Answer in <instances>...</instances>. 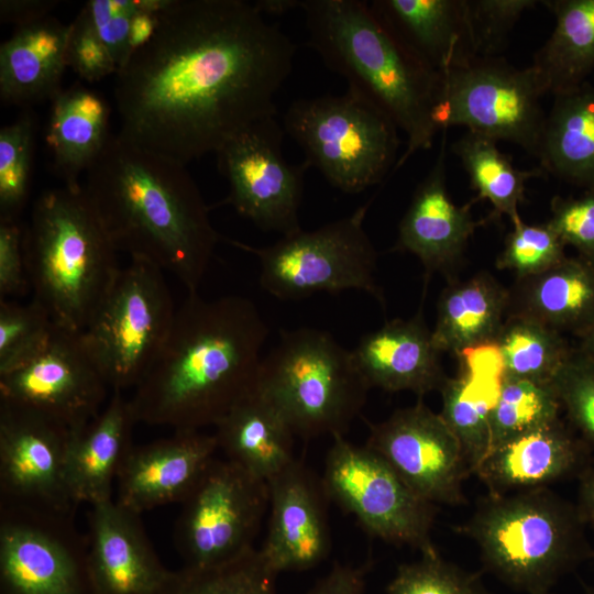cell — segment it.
I'll use <instances>...</instances> for the list:
<instances>
[{"mask_svg": "<svg viewBox=\"0 0 594 594\" xmlns=\"http://www.w3.org/2000/svg\"><path fill=\"white\" fill-rule=\"evenodd\" d=\"M296 47L244 0H169L117 72L120 133L184 165L276 116Z\"/></svg>", "mask_w": 594, "mask_h": 594, "instance_id": "6da1fadb", "label": "cell"}, {"mask_svg": "<svg viewBox=\"0 0 594 594\" xmlns=\"http://www.w3.org/2000/svg\"><path fill=\"white\" fill-rule=\"evenodd\" d=\"M270 329L254 302L188 293L129 399L135 424L199 430L216 426L257 383Z\"/></svg>", "mask_w": 594, "mask_h": 594, "instance_id": "7a4b0ae2", "label": "cell"}, {"mask_svg": "<svg viewBox=\"0 0 594 594\" xmlns=\"http://www.w3.org/2000/svg\"><path fill=\"white\" fill-rule=\"evenodd\" d=\"M117 252L198 292L221 238L186 165L111 134L82 186Z\"/></svg>", "mask_w": 594, "mask_h": 594, "instance_id": "3957f363", "label": "cell"}, {"mask_svg": "<svg viewBox=\"0 0 594 594\" xmlns=\"http://www.w3.org/2000/svg\"><path fill=\"white\" fill-rule=\"evenodd\" d=\"M299 9L307 45L406 134V148L394 170L430 148L438 133L432 112L440 74L426 66L366 1L300 0Z\"/></svg>", "mask_w": 594, "mask_h": 594, "instance_id": "277c9868", "label": "cell"}, {"mask_svg": "<svg viewBox=\"0 0 594 594\" xmlns=\"http://www.w3.org/2000/svg\"><path fill=\"white\" fill-rule=\"evenodd\" d=\"M33 298L62 327L84 331L120 267L82 185L42 193L23 237Z\"/></svg>", "mask_w": 594, "mask_h": 594, "instance_id": "5b68a950", "label": "cell"}, {"mask_svg": "<svg viewBox=\"0 0 594 594\" xmlns=\"http://www.w3.org/2000/svg\"><path fill=\"white\" fill-rule=\"evenodd\" d=\"M576 506L548 488L483 498L463 532L477 544L484 569L516 591L546 594L594 557Z\"/></svg>", "mask_w": 594, "mask_h": 594, "instance_id": "8992f818", "label": "cell"}, {"mask_svg": "<svg viewBox=\"0 0 594 594\" xmlns=\"http://www.w3.org/2000/svg\"><path fill=\"white\" fill-rule=\"evenodd\" d=\"M256 389L302 440L344 436L366 403L370 386L352 350L309 327L282 330L262 359Z\"/></svg>", "mask_w": 594, "mask_h": 594, "instance_id": "52a82bcc", "label": "cell"}, {"mask_svg": "<svg viewBox=\"0 0 594 594\" xmlns=\"http://www.w3.org/2000/svg\"><path fill=\"white\" fill-rule=\"evenodd\" d=\"M283 129L304 150L308 167L346 194L380 184L398 160V127L353 86L339 96L295 100Z\"/></svg>", "mask_w": 594, "mask_h": 594, "instance_id": "ba28073f", "label": "cell"}, {"mask_svg": "<svg viewBox=\"0 0 594 594\" xmlns=\"http://www.w3.org/2000/svg\"><path fill=\"white\" fill-rule=\"evenodd\" d=\"M371 201L349 216L311 231L300 229L268 246L224 240L257 257L260 285L278 299L355 289L384 304L375 278L377 253L364 229Z\"/></svg>", "mask_w": 594, "mask_h": 594, "instance_id": "9c48e42d", "label": "cell"}, {"mask_svg": "<svg viewBox=\"0 0 594 594\" xmlns=\"http://www.w3.org/2000/svg\"><path fill=\"white\" fill-rule=\"evenodd\" d=\"M547 94L534 65L517 68L501 58L479 57L440 75L432 121L438 132L465 127L536 156L547 116L541 98Z\"/></svg>", "mask_w": 594, "mask_h": 594, "instance_id": "30bf717a", "label": "cell"}, {"mask_svg": "<svg viewBox=\"0 0 594 594\" xmlns=\"http://www.w3.org/2000/svg\"><path fill=\"white\" fill-rule=\"evenodd\" d=\"M176 308L157 266L131 258L120 268L82 337L109 388H134L161 350Z\"/></svg>", "mask_w": 594, "mask_h": 594, "instance_id": "8fae6325", "label": "cell"}, {"mask_svg": "<svg viewBox=\"0 0 594 594\" xmlns=\"http://www.w3.org/2000/svg\"><path fill=\"white\" fill-rule=\"evenodd\" d=\"M321 477L329 501L353 515L362 528L393 544L421 553L431 542L436 505L415 494L374 450L333 436Z\"/></svg>", "mask_w": 594, "mask_h": 594, "instance_id": "7c38bea8", "label": "cell"}, {"mask_svg": "<svg viewBox=\"0 0 594 594\" xmlns=\"http://www.w3.org/2000/svg\"><path fill=\"white\" fill-rule=\"evenodd\" d=\"M182 504L174 543L185 565H218L254 548L268 486L238 463L215 458Z\"/></svg>", "mask_w": 594, "mask_h": 594, "instance_id": "4fadbf2b", "label": "cell"}, {"mask_svg": "<svg viewBox=\"0 0 594 594\" xmlns=\"http://www.w3.org/2000/svg\"><path fill=\"white\" fill-rule=\"evenodd\" d=\"M74 516L0 503L1 594H95Z\"/></svg>", "mask_w": 594, "mask_h": 594, "instance_id": "5bb4252c", "label": "cell"}, {"mask_svg": "<svg viewBox=\"0 0 594 594\" xmlns=\"http://www.w3.org/2000/svg\"><path fill=\"white\" fill-rule=\"evenodd\" d=\"M284 129L276 116L255 121L215 153L229 183L219 205H230L264 231L288 235L300 230L299 208L308 165L289 164L283 155Z\"/></svg>", "mask_w": 594, "mask_h": 594, "instance_id": "9a60e30c", "label": "cell"}, {"mask_svg": "<svg viewBox=\"0 0 594 594\" xmlns=\"http://www.w3.org/2000/svg\"><path fill=\"white\" fill-rule=\"evenodd\" d=\"M108 389L82 331L57 323L32 354L0 374V402L38 413L70 431L99 415Z\"/></svg>", "mask_w": 594, "mask_h": 594, "instance_id": "2e32d148", "label": "cell"}, {"mask_svg": "<svg viewBox=\"0 0 594 594\" xmlns=\"http://www.w3.org/2000/svg\"><path fill=\"white\" fill-rule=\"evenodd\" d=\"M70 433L48 417L0 402V503L75 514L67 481Z\"/></svg>", "mask_w": 594, "mask_h": 594, "instance_id": "e0dca14e", "label": "cell"}, {"mask_svg": "<svg viewBox=\"0 0 594 594\" xmlns=\"http://www.w3.org/2000/svg\"><path fill=\"white\" fill-rule=\"evenodd\" d=\"M366 446L380 454L410 490L436 505L464 502L470 474L461 446L440 414L422 402L369 424Z\"/></svg>", "mask_w": 594, "mask_h": 594, "instance_id": "ac0fdd59", "label": "cell"}, {"mask_svg": "<svg viewBox=\"0 0 594 594\" xmlns=\"http://www.w3.org/2000/svg\"><path fill=\"white\" fill-rule=\"evenodd\" d=\"M270 520L261 551L279 574L323 561L331 548L328 496L321 479L295 460L267 481Z\"/></svg>", "mask_w": 594, "mask_h": 594, "instance_id": "d6986e66", "label": "cell"}, {"mask_svg": "<svg viewBox=\"0 0 594 594\" xmlns=\"http://www.w3.org/2000/svg\"><path fill=\"white\" fill-rule=\"evenodd\" d=\"M215 435L175 430L174 435L132 446L117 476V503L136 514L183 503L215 459Z\"/></svg>", "mask_w": 594, "mask_h": 594, "instance_id": "ffe728a7", "label": "cell"}, {"mask_svg": "<svg viewBox=\"0 0 594 594\" xmlns=\"http://www.w3.org/2000/svg\"><path fill=\"white\" fill-rule=\"evenodd\" d=\"M447 131H442L438 156L416 187L404 213L394 251L414 254L426 275L449 274L461 261L466 245L482 222L471 212L473 200L459 206L447 188Z\"/></svg>", "mask_w": 594, "mask_h": 594, "instance_id": "44dd1931", "label": "cell"}, {"mask_svg": "<svg viewBox=\"0 0 594 594\" xmlns=\"http://www.w3.org/2000/svg\"><path fill=\"white\" fill-rule=\"evenodd\" d=\"M89 573L95 594H153L166 578L136 514L112 499L90 505Z\"/></svg>", "mask_w": 594, "mask_h": 594, "instance_id": "7402d4cb", "label": "cell"}, {"mask_svg": "<svg viewBox=\"0 0 594 594\" xmlns=\"http://www.w3.org/2000/svg\"><path fill=\"white\" fill-rule=\"evenodd\" d=\"M352 354L370 388L408 391L421 397L440 389L447 378L421 312L365 333Z\"/></svg>", "mask_w": 594, "mask_h": 594, "instance_id": "603a6c76", "label": "cell"}, {"mask_svg": "<svg viewBox=\"0 0 594 594\" xmlns=\"http://www.w3.org/2000/svg\"><path fill=\"white\" fill-rule=\"evenodd\" d=\"M585 466L584 442L559 418L493 448L474 474L492 495L548 488Z\"/></svg>", "mask_w": 594, "mask_h": 594, "instance_id": "cb8c5ba5", "label": "cell"}, {"mask_svg": "<svg viewBox=\"0 0 594 594\" xmlns=\"http://www.w3.org/2000/svg\"><path fill=\"white\" fill-rule=\"evenodd\" d=\"M369 3L435 73L441 75L479 58L466 0H373Z\"/></svg>", "mask_w": 594, "mask_h": 594, "instance_id": "d4e9b609", "label": "cell"}, {"mask_svg": "<svg viewBox=\"0 0 594 594\" xmlns=\"http://www.w3.org/2000/svg\"><path fill=\"white\" fill-rule=\"evenodd\" d=\"M135 425L129 399L112 391L107 406L84 427L72 431L67 481L74 502L90 505L110 501L112 483L133 446Z\"/></svg>", "mask_w": 594, "mask_h": 594, "instance_id": "484cf974", "label": "cell"}, {"mask_svg": "<svg viewBox=\"0 0 594 594\" xmlns=\"http://www.w3.org/2000/svg\"><path fill=\"white\" fill-rule=\"evenodd\" d=\"M69 24L54 16L18 26L0 46V97L26 106L52 100L61 90Z\"/></svg>", "mask_w": 594, "mask_h": 594, "instance_id": "4316f807", "label": "cell"}, {"mask_svg": "<svg viewBox=\"0 0 594 594\" xmlns=\"http://www.w3.org/2000/svg\"><path fill=\"white\" fill-rule=\"evenodd\" d=\"M508 314L582 338L594 327V265L566 256L548 271L516 279Z\"/></svg>", "mask_w": 594, "mask_h": 594, "instance_id": "83f0119b", "label": "cell"}, {"mask_svg": "<svg viewBox=\"0 0 594 594\" xmlns=\"http://www.w3.org/2000/svg\"><path fill=\"white\" fill-rule=\"evenodd\" d=\"M109 116L106 99L82 85L62 89L51 100L45 142L64 186H81V173L96 161L111 135Z\"/></svg>", "mask_w": 594, "mask_h": 594, "instance_id": "f1b7e54d", "label": "cell"}, {"mask_svg": "<svg viewBox=\"0 0 594 594\" xmlns=\"http://www.w3.org/2000/svg\"><path fill=\"white\" fill-rule=\"evenodd\" d=\"M509 289L481 272L464 282H451L438 300L431 331L437 350L461 358L494 344L509 310Z\"/></svg>", "mask_w": 594, "mask_h": 594, "instance_id": "f546056e", "label": "cell"}, {"mask_svg": "<svg viewBox=\"0 0 594 594\" xmlns=\"http://www.w3.org/2000/svg\"><path fill=\"white\" fill-rule=\"evenodd\" d=\"M218 447L253 475L268 481L296 459L292 428L256 388L216 426Z\"/></svg>", "mask_w": 594, "mask_h": 594, "instance_id": "4dcf8cb0", "label": "cell"}, {"mask_svg": "<svg viewBox=\"0 0 594 594\" xmlns=\"http://www.w3.org/2000/svg\"><path fill=\"white\" fill-rule=\"evenodd\" d=\"M536 157L546 174L594 188V85L553 96Z\"/></svg>", "mask_w": 594, "mask_h": 594, "instance_id": "1f68e13d", "label": "cell"}, {"mask_svg": "<svg viewBox=\"0 0 594 594\" xmlns=\"http://www.w3.org/2000/svg\"><path fill=\"white\" fill-rule=\"evenodd\" d=\"M554 28L534 57L548 94L575 88L594 75V0L541 1Z\"/></svg>", "mask_w": 594, "mask_h": 594, "instance_id": "d6a6232c", "label": "cell"}, {"mask_svg": "<svg viewBox=\"0 0 594 594\" xmlns=\"http://www.w3.org/2000/svg\"><path fill=\"white\" fill-rule=\"evenodd\" d=\"M476 191L473 201L487 200L493 207V217L507 216L513 224L521 221L519 207L526 200V184L531 178L547 174L539 166L519 169L512 158L503 153L497 141L488 136L465 131L452 145Z\"/></svg>", "mask_w": 594, "mask_h": 594, "instance_id": "836d02e7", "label": "cell"}, {"mask_svg": "<svg viewBox=\"0 0 594 594\" xmlns=\"http://www.w3.org/2000/svg\"><path fill=\"white\" fill-rule=\"evenodd\" d=\"M460 358L464 371L457 377H447L439 389L442 396L441 418L459 441L466 464L474 473L492 448L491 411L498 387L492 391L479 376L472 356Z\"/></svg>", "mask_w": 594, "mask_h": 594, "instance_id": "e575fe53", "label": "cell"}, {"mask_svg": "<svg viewBox=\"0 0 594 594\" xmlns=\"http://www.w3.org/2000/svg\"><path fill=\"white\" fill-rule=\"evenodd\" d=\"M502 377L552 383L573 352L564 334L522 315L508 314L494 342Z\"/></svg>", "mask_w": 594, "mask_h": 594, "instance_id": "d590c367", "label": "cell"}, {"mask_svg": "<svg viewBox=\"0 0 594 594\" xmlns=\"http://www.w3.org/2000/svg\"><path fill=\"white\" fill-rule=\"evenodd\" d=\"M278 573L261 549L212 566H188L168 571L153 594H278Z\"/></svg>", "mask_w": 594, "mask_h": 594, "instance_id": "8d00e7d4", "label": "cell"}, {"mask_svg": "<svg viewBox=\"0 0 594 594\" xmlns=\"http://www.w3.org/2000/svg\"><path fill=\"white\" fill-rule=\"evenodd\" d=\"M560 410L552 383L501 376L491 411V450L559 419Z\"/></svg>", "mask_w": 594, "mask_h": 594, "instance_id": "74e56055", "label": "cell"}, {"mask_svg": "<svg viewBox=\"0 0 594 594\" xmlns=\"http://www.w3.org/2000/svg\"><path fill=\"white\" fill-rule=\"evenodd\" d=\"M35 121L25 112L0 130V219L16 220L31 186Z\"/></svg>", "mask_w": 594, "mask_h": 594, "instance_id": "f35d334b", "label": "cell"}, {"mask_svg": "<svg viewBox=\"0 0 594 594\" xmlns=\"http://www.w3.org/2000/svg\"><path fill=\"white\" fill-rule=\"evenodd\" d=\"M387 594H492L481 574L446 561L435 551L415 562L400 564Z\"/></svg>", "mask_w": 594, "mask_h": 594, "instance_id": "ab89813d", "label": "cell"}, {"mask_svg": "<svg viewBox=\"0 0 594 594\" xmlns=\"http://www.w3.org/2000/svg\"><path fill=\"white\" fill-rule=\"evenodd\" d=\"M565 246L548 221L529 224L521 220L508 232L496 267L514 273L516 279L538 275L566 257Z\"/></svg>", "mask_w": 594, "mask_h": 594, "instance_id": "60d3db41", "label": "cell"}, {"mask_svg": "<svg viewBox=\"0 0 594 594\" xmlns=\"http://www.w3.org/2000/svg\"><path fill=\"white\" fill-rule=\"evenodd\" d=\"M55 322L36 299L28 304L0 300V374L32 354L51 333Z\"/></svg>", "mask_w": 594, "mask_h": 594, "instance_id": "b9f144b4", "label": "cell"}, {"mask_svg": "<svg viewBox=\"0 0 594 594\" xmlns=\"http://www.w3.org/2000/svg\"><path fill=\"white\" fill-rule=\"evenodd\" d=\"M552 385L570 422L594 447V362L574 348Z\"/></svg>", "mask_w": 594, "mask_h": 594, "instance_id": "7bdbcfd3", "label": "cell"}, {"mask_svg": "<svg viewBox=\"0 0 594 594\" xmlns=\"http://www.w3.org/2000/svg\"><path fill=\"white\" fill-rule=\"evenodd\" d=\"M537 0H466L468 15L479 57L499 53L521 15Z\"/></svg>", "mask_w": 594, "mask_h": 594, "instance_id": "ee69618b", "label": "cell"}, {"mask_svg": "<svg viewBox=\"0 0 594 594\" xmlns=\"http://www.w3.org/2000/svg\"><path fill=\"white\" fill-rule=\"evenodd\" d=\"M142 0H90L81 12L113 56L118 70L129 61L134 18Z\"/></svg>", "mask_w": 594, "mask_h": 594, "instance_id": "f6af8a7d", "label": "cell"}, {"mask_svg": "<svg viewBox=\"0 0 594 594\" xmlns=\"http://www.w3.org/2000/svg\"><path fill=\"white\" fill-rule=\"evenodd\" d=\"M548 222L565 245L594 265V188L578 197L554 196Z\"/></svg>", "mask_w": 594, "mask_h": 594, "instance_id": "bcb514c9", "label": "cell"}, {"mask_svg": "<svg viewBox=\"0 0 594 594\" xmlns=\"http://www.w3.org/2000/svg\"><path fill=\"white\" fill-rule=\"evenodd\" d=\"M66 65L79 78L91 84L118 72L113 56L95 33L81 10L69 23Z\"/></svg>", "mask_w": 594, "mask_h": 594, "instance_id": "7dc6e473", "label": "cell"}, {"mask_svg": "<svg viewBox=\"0 0 594 594\" xmlns=\"http://www.w3.org/2000/svg\"><path fill=\"white\" fill-rule=\"evenodd\" d=\"M23 237L16 220L0 219V300L23 296L31 288Z\"/></svg>", "mask_w": 594, "mask_h": 594, "instance_id": "c3c4849f", "label": "cell"}, {"mask_svg": "<svg viewBox=\"0 0 594 594\" xmlns=\"http://www.w3.org/2000/svg\"><path fill=\"white\" fill-rule=\"evenodd\" d=\"M371 562L362 565L334 563L308 594H363Z\"/></svg>", "mask_w": 594, "mask_h": 594, "instance_id": "681fc988", "label": "cell"}, {"mask_svg": "<svg viewBox=\"0 0 594 594\" xmlns=\"http://www.w3.org/2000/svg\"><path fill=\"white\" fill-rule=\"evenodd\" d=\"M56 4L51 0H2L1 22L14 24L15 28L26 25L48 16Z\"/></svg>", "mask_w": 594, "mask_h": 594, "instance_id": "f907efd6", "label": "cell"}, {"mask_svg": "<svg viewBox=\"0 0 594 594\" xmlns=\"http://www.w3.org/2000/svg\"><path fill=\"white\" fill-rule=\"evenodd\" d=\"M576 509L584 524L594 527V462L580 472Z\"/></svg>", "mask_w": 594, "mask_h": 594, "instance_id": "816d5d0a", "label": "cell"}, {"mask_svg": "<svg viewBox=\"0 0 594 594\" xmlns=\"http://www.w3.org/2000/svg\"><path fill=\"white\" fill-rule=\"evenodd\" d=\"M253 3L263 15H278L299 8L300 0H258Z\"/></svg>", "mask_w": 594, "mask_h": 594, "instance_id": "f5cc1de1", "label": "cell"}, {"mask_svg": "<svg viewBox=\"0 0 594 594\" xmlns=\"http://www.w3.org/2000/svg\"><path fill=\"white\" fill-rule=\"evenodd\" d=\"M579 341L580 344L576 349L594 362V327L580 338Z\"/></svg>", "mask_w": 594, "mask_h": 594, "instance_id": "db71d44e", "label": "cell"}, {"mask_svg": "<svg viewBox=\"0 0 594 594\" xmlns=\"http://www.w3.org/2000/svg\"><path fill=\"white\" fill-rule=\"evenodd\" d=\"M585 590H586V593H587V594H594V591H593V590H590V588H587V587H585Z\"/></svg>", "mask_w": 594, "mask_h": 594, "instance_id": "11a10c76", "label": "cell"}, {"mask_svg": "<svg viewBox=\"0 0 594 594\" xmlns=\"http://www.w3.org/2000/svg\"><path fill=\"white\" fill-rule=\"evenodd\" d=\"M546 594H550V593H546Z\"/></svg>", "mask_w": 594, "mask_h": 594, "instance_id": "9f6ffc18", "label": "cell"}]
</instances>
